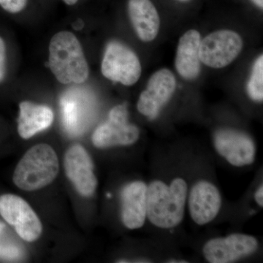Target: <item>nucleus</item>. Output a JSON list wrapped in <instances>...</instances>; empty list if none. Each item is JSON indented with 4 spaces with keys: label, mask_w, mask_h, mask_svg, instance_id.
Returning a JSON list of instances; mask_svg holds the SVG:
<instances>
[{
    "label": "nucleus",
    "mask_w": 263,
    "mask_h": 263,
    "mask_svg": "<svg viewBox=\"0 0 263 263\" xmlns=\"http://www.w3.org/2000/svg\"><path fill=\"white\" fill-rule=\"evenodd\" d=\"M188 193L183 178H175L169 183L152 181L147 189V219L160 229L179 226L184 217Z\"/></svg>",
    "instance_id": "1"
},
{
    "label": "nucleus",
    "mask_w": 263,
    "mask_h": 263,
    "mask_svg": "<svg viewBox=\"0 0 263 263\" xmlns=\"http://www.w3.org/2000/svg\"><path fill=\"white\" fill-rule=\"evenodd\" d=\"M49 67L62 84H82L88 79L87 62L80 43L72 33L64 31L52 37Z\"/></svg>",
    "instance_id": "2"
},
{
    "label": "nucleus",
    "mask_w": 263,
    "mask_h": 263,
    "mask_svg": "<svg viewBox=\"0 0 263 263\" xmlns=\"http://www.w3.org/2000/svg\"><path fill=\"white\" fill-rule=\"evenodd\" d=\"M60 162L56 152L46 143L29 148L17 164L13 181L24 191L32 192L51 184L59 174Z\"/></svg>",
    "instance_id": "3"
},
{
    "label": "nucleus",
    "mask_w": 263,
    "mask_h": 263,
    "mask_svg": "<svg viewBox=\"0 0 263 263\" xmlns=\"http://www.w3.org/2000/svg\"><path fill=\"white\" fill-rule=\"evenodd\" d=\"M140 130L128 122L127 108L119 105L110 110L108 119L95 129L91 137L93 145L98 148L130 146L139 139Z\"/></svg>",
    "instance_id": "4"
},
{
    "label": "nucleus",
    "mask_w": 263,
    "mask_h": 263,
    "mask_svg": "<svg viewBox=\"0 0 263 263\" xmlns=\"http://www.w3.org/2000/svg\"><path fill=\"white\" fill-rule=\"evenodd\" d=\"M0 215L25 241H35L42 234L39 217L28 202L18 195L5 194L0 196Z\"/></svg>",
    "instance_id": "5"
},
{
    "label": "nucleus",
    "mask_w": 263,
    "mask_h": 263,
    "mask_svg": "<svg viewBox=\"0 0 263 263\" xmlns=\"http://www.w3.org/2000/svg\"><path fill=\"white\" fill-rule=\"evenodd\" d=\"M102 73L109 80L132 86L139 80L141 65L139 59L130 48L113 41L105 49L101 66Z\"/></svg>",
    "instance_id": "6"
},
{
    "label": "nucleus",
    "mask_w": 263,
    "mask_h": 263,
    "mask_svg": "<svg viewBox=\"0 0 263 263\" xmlns=\"http://www.w3.org/2000/svg\"><path fill=\"white\" fill-rule=\"evenodd\" d=\"M242 48L243 41L238 33L216 31L200 42V61L212 68H222L234 61Z\"/></svg>",
    "instance_id": "7"
},
{
    "label": "nucleus",
    "mask_w": 263,
    "mask_h": 263,
    "mask_svg": "<svg viewBox=\"0 0 263 263\" xmlns=\"http://www.w3.org/2000/svg\"><path fill=\"white\" fill-rule=\"evenodd\" d=\"M259 242L252 235L233 233L208 240L202 254L211 263H230L255 253Z\"/></svg>",
    "instance_id": "8"
},
{
    "label": "nucleus",
    "mask_w": 263,
    "mask_h": 263,
    "mask_svg": "<svg viewBox=\"0 0 263 263\" xmlns=\"http://www.w3.org/2000/svg\"><path fill=\"white\" fill-rule=\"evenodd\" d=\"M213 143L215 150L232 165H250L255 160L256 146L252 138L242 132L220 129L214 133Z\"/></svg>",
    "instance_id": "9"
},
{
    "label": "nucleus",
    "mask_w": 263,
    "mask_h": 263,
    "mask_svg": "<svg viewBox=\"0 0 263 263\" xmlns=\"http://www.w3.org/2000/svg\"><path fill=\"white\" fill-rule=\"evenodd\" d=\"M65 174L78 193L89 197L98 187V179L94 172V163L87 151L76 144L66 152L64 157Z\"/></svg>",
    "instance_id": "10"
},
{
    "label": "nucleus",
    "mask_w": 263,
    "mask_h": 263,
    "mask_svg": "<svg viewBox=\"0 0 263 263\" xmlns=\"http://www.w3.org/2000/svg\"><path fill=\"white\" fill-rule=\"evenodd\" d=\"M176 87V79L171 71L162 69L155 72L151 76L146 89L138 99V111L148 119H155L172 98Z\"/></svg>",
    "instance_id": "11"
},
{
    "label": "nucleus",
    "mask_w": 263,
    "mask_h": 263,
    "mask_svg": "<svg viewBox=\"0 0 263 263\" xmlns=\"http://www.w3.org/2000/svg\"><path fill=\"white\" fill-rule=\"evenodd\" d=\"M186 202L194 222L197 226H205L214 221L220 212V192L214 183L201 180L193 185Z\"/></svg>",
    "instance_id": "12"
},
{
    "label": "nucleus",
    "mask_w": 263,
    "mask_h": 263,
    "mask_svg": "<svg viewBox=\"0 0 263 263\" xmlns=\"http://www.w3.org/2000/svg\"><path fill=\"white\" fill-rule=\"evenodd\" d=\"M146 183L135 181L127 183L121 193V217L123 224L129 230L140 229L147 219Z\"/></svg>",
    "instance_id": "13"
},
{
    "label": "nucleus",
    "mask_w": 263,
    "mask_h": 263,
    "mask_svg": "<svg viewBox=\"0 0 263 263\" xmlns=\"http://www.w3.org/2000/svg\"><path fill=\"white\" fill-rule=\"evenodd\" d=\"M200 34L189 30L180 38L176 57V68L180 76L187 80L196 79L200 70Z\"/></svg>",
    "instance_id": "14"
},
{
    "label": "nucleus",
    "mask_w": 263,
    "mask_h": 263,
    "mask_svg": "<svg viewBox=\"0 0 263 263\" xmlns=\"http://www.w3.org/2000/svg\"><path fill=\"white\" fill-rule=\"evenodd\" d=\"M128 13L138 37L144 42L153 41L160 30L158 12L150 0H129Z\"/></svg>",
    "instance_id": "15"
},
{
    "label": "nucleus",
    "mask_w": 263,
    "mask_h": 263,
    "mask_svg": "<svg viewBox=\"0 0 263 263\" xmlns=\"http://www.w3.org/2000/svg\"><path fill=\"white\" fill-rule=\"evenodd\" d=\"M19 109L18 133L23 139H29L48 129L53 123V111L46 105L22 102Z\"/></svg>",
    "instance_id": "16"
},
{
    "label": "nucleus",
    "mask_w": 263,
    "mask_h": 263,
    "mask_svg": "<svg viewBox=\"0 0 263 263\" xmlns=\"http://www.w3.org/2000/svg\"><path fill=\"white\" fill-rule=\"evenodd\" d=\"M247 92L249 98L256 102L263 100V56H260L255 62L252 74L247 84Z\"/></svg>",
    "instance_id": "17"
},
{
    "label": "nucleus",
    "mask_w": 263,
    "mask_h": 263,
    "mask_svg": "<svg viewBox=\"0 0 263 263\" xmlns=\"http://www.w3.org/2000/svg\"><path fill=\"white\" fill-rule=\"evenodd\" d=\"M27 5V0H0V5L3 9L11 13L22 11Z\"/></svg>",
    "instance_id": "18"
},
{
    "label": "nucleus",
    "mask_w": 263,
    "mask_h": 263,
    "mask_svg": "<svg viewBox=\"0 0 263 263\" xmlns=\"http://www.w3.org/2000/svg\"><path fill=\"white\" fill-rule=\"evenodd\" d=\"M6 72V48L3 38L0 37V83L4 80Z\"/></svg>",
    "instance_id": "19"
},
{
    "label": "nucleus",
    "mask_w": 263,
    "mask_h": 263,
    "mask_svg": "<svg viewBox=\"0 0 263 263\" xmlns=\"http://www.w3.org/2000/svg\"><path fill=\"white\" fill-rule=\"evenodd\" d=\"M254 199L257 202V205L259 207H263V185L261 184L260 186L256 190L255 194H254Z\"/></svg>",
    "instance_id": "20"
},
{
    "label": "nucleus",
    "mask_w": 263,
    "mask_h": 263,
    "mask_svg": "<svg viewBox=\"0 0 263 263\" xmlns=\"http://www.w3.org/2000/svg\"><path fill=\"white\" fill-rule=\"evenodd\" d=\"M83 26H84V23H83L81 20H77L75 23L73 24L74 29H81L82 28Z\"/></svg>",
    "instance_id": "21"
},
{
    "label": "nucleus",
    "mask_w": 263,
    "mask_h": 263,
    "mask_svg": "<svg viewBox=\"0 0 263 263\" xmlns=\"http://www.w3.org/2000/svg\"><path fill=\"white\" fill-rule=\"evenodd\" d=\"M251 1L253 2L254 4L257 5V7H259V8H261V9H262L263 0H251Z\"/></svg>",
    "instance_id": "22"
},
{
    "label": "nucleus",
    "mask_w": 263,
    "mask_h": 263,
    "mask_svg": "<svg viewBox=\"0 0 263 263\" xmlns=\"http://www.w3.org/2000/svg\"><path fill=\"white\" fill-rule=\"evenodd\" d=\"M78 0H64V2L66 3V4L69 5H72L76 4L77 3Z\"/></svg>",
    "instance_id": "23"
},
{
    "label": "nucleus",
    "mask_w": 263,
    "mask_h": 263,
    "mask_svg": "<svg viewBox=\"0 0 263 263\" xmlns=\"http://www.w3.org/2000/svg\"><path fill=\"white\" fill-rule=\"evenodd\" d=\"M167 262L170 263H186L188 262H186V261L185 260H178V259H171V261H167Z\"/></svg>",
    "instance_id": "24"
},
{
    "label": "nucleus",
    "mask_w": 263,
    "mask_h": 263,
    "mask_svg": "<svg viewBox=\"0 0 263 263\" xmlns=\"http://www.w3.org/2000/svg\"><path fill=\"white\" fill-rule=\"evenodd\" d=\"M177 1L182 2V3H186V2L190 1V0H177Z\"/></svg>",
    "instance_id": "25"
}]
</instances>
